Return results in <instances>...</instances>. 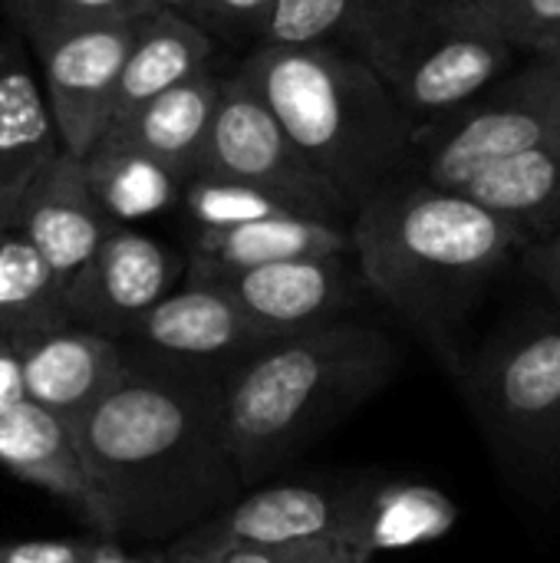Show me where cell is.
Returning a JSON list of instances; mask_svg holds the SVG:
<instances>
[{"label": "cell", "mask_w": 560, "mask_h": 563, "mask_svg": "<svg viewBox=\"0 0 560 563\" xmlns=\"http://www.w3.org/2000/svg\"><path fill=\"white\" fill-rule=\"evenodd\" d=\"M0 231H3V224H0Z\"/></svg>", "instance_id": "obj_39"}, {"label": "cell", "mask_w": 560, "mask_h": 563, "mask_svg": "<svg viewBox=\"0 0 560 563\" xmlns=\"http://www.w3.org/2000/svg\"><path fill=\"white\" fill-rule=\"evenodd\" d=\"M350 234L366 287L426 340L459 383L462 327L525 247L518 231L462 191L399 175L353 211Z\"/></svg>", "instance_id": "obj_2"}, {"label": "cell", "mask_w": 560, "mask_h": 563, "mask_svg": "<svg viewBox=\"0 0 560 563\" xmlns=\"http://www.w3.org/2000/svg\"><path fill=\"white\" fill-rule=\"evenodd\" d=\"M3 10L17 33L26 43H33L69 30L132 20L149 7L145 0H3Z\"/></svg>", "instance_id": "obj_27"}, {"label": "cell", "mask_w": 560, "mask_h": 563, "mask_svg": "<svg viewBox=\"0 0 560 563\" xmlns=\"http://www.w3.org/2000/svg\"><path fill=\"white\" fill-rule=\"evenodd\" d=\"M191 175H221L271 188L314 218L353 221V208L300 155L274 112L234 76L221 82V99Z\"/></svg>", "instance_id": "obj_9"}, {"label": "cell", "mask_w": 560, "mask_h": 563, "mask_svg": "<svg viewBox=\"0 0 560 563\" xmlns=\"http://www.w3.org/2000/svg\"><path fill=\"white\" fill-rule=\"evenodd\" d=\"M558 468H560V442H558Z\"/></svg>", "instance_id": "obj_37"}, {"label": "cell", "mask_w": 560, "mask_h": 563, "mask_svg": "<svg viewBox=\"0 0 560 563\" xmlns=\"http://www.w3.org/2000/svg\"><path fill=\"white\" fill-rule=\"evenodd\" d=\"M215 563H356L343 541H300L277 548H241Z\"/></svg>", "instance_id": "obj_30"}, {"label": "cell", "mask_w": 560, "mask_h": 563, "mask_svg": "<svg viewBox=\"0 0 560 563\" xmlns=\"http://www.w3.org/2000/svg\"><path fill=\"white\" fill-rule=\"evenodd\" d=\"M182 201L198 228H234L264 218H314L271 188L221 175H188Z\"/></svg>", "instance_id": "obj_25"}, {"label": "cell", "mask_w": 560, "mask_h": 563, "mask_svg": "<svg viewBox=\"0 0 560 563\" xmlns=\"http://www.w3.org/2000/svg\"><path fill=\"white\" fill-rule=\"evenodd\" d=\"M139 563H165V561H162L155 551H149V554H142V558H139Z\"/></svg>", "instance_id": "obj_36"}, {"label": "cell", "mask_w": 560, "mask_h": 563, "mask_svg": "<svg viewBox=\"0 0 560 563\" xmlns=\"http://www.w3.org/2000/svg\"><path fill=\"white\" fill-rule=\"evenodd\" d=\"M23 389L26 399L76 422L122 373L125 343L79 323L43 330L23 343Z\"/></svg>", "instance_id": "obj_16"}, {"label": "cell", "mask_w": 560, "mask_h": 563, "mask_svg": "<svg viewBox=\"0 0 560 563\" xmlns=\"http://www.w3.org/2000/svg\"><path fill=\"white\" fill-rule=\"evenodd\" d=\"M201 280L221 287L267 336H287L343 320L363 290H370L353 254L281 261Z\"/></svg>", "instance_id": "obj_12"}, {"label": "cell", "mask_w": 560, "mask_h": 563, "mask_svg": "<svg viewBox=\"0 0 560 563\" xmlns=\"http://www.w3.org/2000/svg\"><path fill=\"white\" fill-rule=\"evenodd\" d=\"M139 16L26 43L40 66V82L59 132V145L79 158L112 125L116 86Z\"/></svg>", "instance_id": "obj_10"}, {"label": "cell", "mask_w": 560, "mask_h": 563, "mask_svg": "<svg viewBox=\"0 0 560 563\" xmlns=\"http://www.w3.org/2000/svg\"><path fill=\"white\" fill-rule=\"evenodd\" d=\"M112 224L86 181L83 158L66 148L33 175L13 218V228L40 251L63 287L83 271Z\"/></svg>", "instance_id": "obj_14"}, {"label": "cell", "mask_w": 560, "mask_h": 563, "mask_svg": "<svg viewBox=\"0 0 560 563\" xmlns=\"http://www.w3.org/2000/svg\"><path fill=\"white\" fill-rule=\"evenodd\" d=\"M459 518V505L436 485L366 475L350 534V551L356 563H370L380 554L436 544L452 534Z\"/></svg>", "instance_id": "obj_19"}, {"label": "cell", "mask_w": 560, "mask_h": 563, "mask_svg": "<svg viewBox=\"0 0 560 563\" xmlns=\"http://www.w3.org/2000/svg\"><path fill=\"white\" fill-rule=\"evenodd\" d=\"M215 56V36L198 26L188 13L178 10H145L135 23V36L129 43L116 102L112 125L162 96L165 89L198 76L208 69Z\"/></svg>", "instance_id": "obj_20"}, {"label": "cell", "mask_w": 560, "mask_h": 563, "mask_svg": "<svg viewBox=\"0 0 560 563\" xmlns=\"http://www.w3.org/2000/svg\"><path fill=\"white\" fill-rule=\"evenodd\" d=\"M221 82L224 79L201 69L198 76L149 99L145 106H139L135 112H129L106 132L132 142L135 148L155 155L158 162L172 165L175 172L188 178L205 148V139H208V129L221 99Z\"/></svg>", "instance_id": "obj_22"}, {"label": "cell", "mask_w": 560, "mask_h": 563, "mask_svg": "<svg viewBox=\"0 0 560 563\" xmlns=\"http://www.w3.org/2000/svg\"><path fill=\"white\" fill-rule=\"evenodd\" d=\"M363 478L366 475H314L277 485L261 482L182 538L152 551L165 563H215L241 548L300 541H343L350 548Z\"/></svg>", "instance_id": "obj_8"}, {"label": "cell", "mask_w": 560, "mask_h": 563, "mask_svg": "<svg viewBox=\"0 0 560 563\" xmlns=\"http://www.w3.org/2000/svg\"><path fill=\"white\" fill-rule=\"evenodd\" d=\"M238 79L353 211L413 165L409 119L383 79L343 46L261 43L241 63Z\"/></svg>", "instance_id": "obj_4"}, {"label": "cell", "mask_w": 560, "mask_h": 563, "mask_svg": "<svg viewBox=\"0 0 560 563\" xmlns=\"http://www.w3.org/2000/svg\"><path fill=\"white\" fill-rule=\"evenodd\" d=\"M26 399L23 389V366H20V350L13 340L0 336V419Z\"/></svg>", "instance_id": "obj_33"}, {"label": "cell", "mask_w": 560, "mask_h": 563, "mask_svg": "<svg viewBox=\"0 0 560 563\" xmlns=\"http://www.w3.org/2000/svg\"><path fill=\"white\" fill-rule=\"evenodd\" d=\"M323 254H353L350 221L264 218L234 228H198L188 257V280Z\"/></svg>", "instance_id": "obj_18"}, {"label": "cell", "mask_w": 560, "mask_h": 563, "mask_svg": "<svg viewBox=\"0 0 560 563\" xmlns=\"http://www.w3.org/2000/svg\"><path fill=\"white\" fill-rule=\"evenodd\" d=\"M399 369L396 343L366 323L333 320L274 336L221 389L224 432L248 488L267 482L370 402Z\"/></svg>", "instance_id": "obj_3"}, {"label": "cell", "mask_w": 560, "mask_h": 563, "mask_svg": "<svg viewBox=\"0 0 560 563\" xmlns=\"http://www.w3.org/2000/svg\"><path fill=\"white\" fill-rule=\"evenodd\" d=\"M92 531L79 538H43L0 544V563H86Z\"/></svg>", "instance_id": "obj_31"}, {"label": "cell", "mask_w": 560, "mask_h": 563, "mask_svg": "<svg viewBox=\"0 0 560 563\" xmlns=\"http://www.w3.org/2000/svg\"><path fill=\"white\" fill-rule=\"evenodd\" d=\"M69 323L66 287L40 251L17 231H0V336L23 343Z\"/></svg>", "instance_id": "obj_24"}, {"label": "cell", "mask_w": 560, "mask_h": 563, "mask_svg": "<svg viewBox=\"0 0 560 563\" xmlns=\"http://www.w3.org/2000/svg\"><path fill=\"white\" fill-rule=\"evenodd\" d=\"M373 0H274L261 43L271 46H350Z\"/></svg>", "instance_id": "obj_26"}, {"label": "cell", "mask_w": 560, "mask_h": 563, "mask_svg": "<svg viewBox=\"0 0 560 563\" xmlns=\"http://www.w3.org/2000/svg\"><path fill=\"white\" fill-rule=\"evenodd\" d=\"M267 340L274 336H267L221 287L205 280L175 287L122 336V343L149 356L224 379Z\"/></svg>", "instance_id": "obj_13"}, {"label": "cell", "mask_w": 560, "mask_h": 563, "mask_svg": "<svg viewBox=\"0 0 560 563\" xmlns=\"http://www.w3.org/2000/svg\"><path fill=\"white\" fill-rule=\"evenodd\" d=\"M274 0H195L188 16L198 26H215L228 33H264Z\"/></svg>", "instance_id": "obj_29"}, {"label": "cell", "mask_w": 560, "mask_h": 563, "mask_svg": "<svg viewBox=\"0 0 560 563\" xmlns=\"http://www.w3.org/2000/svg\"><path fill=\"white\" fill-rule=\"evenodd\" d=\"M83 168L99 208L116 224L168 211L182 198L185 185L182 172L112 132H102V139L83 155Z\"/></svg>", "instance_id": "obj_23"}, {"label": "cell", "mask_w": 560, "mask_h": 563, "mask_svg": "<svg viewBox=\"0 0 560 563\" xmlns=\"http://www.w3.org/2000/svg\"><path fill=\"white\" fill-rule=\"evenodd\" d=\"M475 7L518 53H545L560 43V0H475Z\"/></svg>", "instance_id": "obj_28"}, {"label": "cell", "mask_w": 560, "mask_h": 563, "mask_svg": "<svg viewBox=\"0 0 560 563\" xmlns=\"http://www.w3.org/2000/svg\"><path fill=\"white\" fill-rule=\"evenodd\" d=\"M195 0H145L149 10H178V13H188Z\"/></svg>", "instance_id": "obj_35"}, {"label": "cell", "mask_w": 560, "mask_h": 563, "mask_svg": "<svg viewBox=\"0 0 560 563\" xmlns=\"http://www.w3.org/2000/svg\"><path fill=\"white\" fill-rule=\"evenodd\" d=\"M560 125V49L525 53L475 99L416 132L419 178L462 188L475 172L518 155Z\"/></svg>", "instance_id": "obj_6"}, {"label": "cell", "mask_w": 560, "mask_h": 563, "mask_svg": "<svg viewBox=\"0 0 560 563\" xmlns=\"http://www.w3.org/2000/svg\"><path fill=\"white\" fill-rule=\"evenodd\" d=\"M459 386L498 462L521 472L558 465L560 317L502 336L465 363Z\"/></svg>", "instance_id": "obj_7"}, {"label": "cell", "mask_w": 560, "mask_h": 563, "mask_svg": "<svg viewBox=\"0 0 560 563\" xmlns=\"http://www.w3.org/2000/svg\"><path fill=\"white\" fill-rule=\"evenodd\" d=\"M59 132L20 33L0 36V224L13 228L33 175L59 152Z\"/></svg>", "instance_id": "obj_17"}, {"label": "cell", "mask_w": 560, "mask_h": 563, "mask_svg": "<svg viewBox=\"0 0 560 563\" xmlns=\"http://www.w3.org/2000/svg\"><path fill=\"white\" fill-rule=\"evenodd\" d=\"M221 389L224 376L125 343L119 379L73 422L109 534L168 544L248 492Z\"/></svg>", "instance_id": "obj_1"}, {"label": "cell", "mask_w": 560, "mask_h": 563, "mask_svg": "<svg viewBox=\"0 0 560 563\" xmlns=\"http://www.w3.org/2000/svg\"><path fill=\"white\" fill-rule=\"evenodd\" d=\"M86 563H139V558H132L125 551V541L116 534H99L92 531V544H89V558Z\"/></svg>", "instance_id": "obj_34"}, {"label": "cell", "mask_w": 560, "mask_h": 563, "mask_svg": "<svg viewBox=\"0 0 560 563\" xmlns=\"http://www.w3.org/2000/svg\"><path fill=\"white\" fill-rule=\"evenodd\" d=\"M554 49H560V43H558V46H554Z\"/></svg>", "instance_id": "obj_38"}, {"label": "cell", "mask_w": 560, "mask_h": 563, "mask_svg": "<svg viewBox=\"0 0 560 563\" xmlns=\"http://www.w3.org/2000/svg\"><path fill=\"white\" fill-rule=\"evenodd\" d=\"M508 221L528 244L560 224V125L531 148L492 162L455 188Z\"/></svg>", "instance_id": "obj_21"}, {"label": "cell", "mask_w": 560, "mask_h": 563, "mask_svg": "<svg viewBox=\"0 0 560 563\" xmlns=\"http://www.w3.org/2000/svg\"><path fill=\"white\" fill-rule=\"evenodd\" d=\"M188 261L132 224H112L83 271L66 284L69 323L122 340L162 297H168Z\"/></svg>", "instance_id": "obj_11"}, {"label": "cell", "mask_w": 560, "mask_h": 563, "mask_svg": "<svg viewBox=\"0 0 560 563\" xmlns=\"http://www.w3.org/2000/svg\"><path fill=\"white\" fill-rule=\"evenodd\" d=\"M0 468L63 501L89 531L109 534L99 492L83 462L73 422L23 399L0 419Z\"/></svg>", "instance_id": "obj_15"}, {"label": "cell", "mask_w": 560, "mask_h": 563, "mask_svg": "<svg viewBox=\"0 0 560 563\" xmlns=\"http://www.w3.org/2000/svg\"><path fill=\"white\" fill-rule=\"evenodd\" d=\"M347 49L383 79L413 132L475 99L521 56L475 0H373Z\"/></svg>", "instance_id": "obj_5"}, {"label": "cell", "mask_w": 560, "mask_h": 563, "mask_svg": "<svg viewBox=\"0 0 560 563\" xmlns=\"http://www.w3.org/2000/svg\"><path fill=\"white\" fill-rule=\"evenodd\" d=\"M525 267L558 297L560 303V224L548 234L528 241L525 247Z\"/></svg>", "instance_id": "obj_32"}]
</instances>
